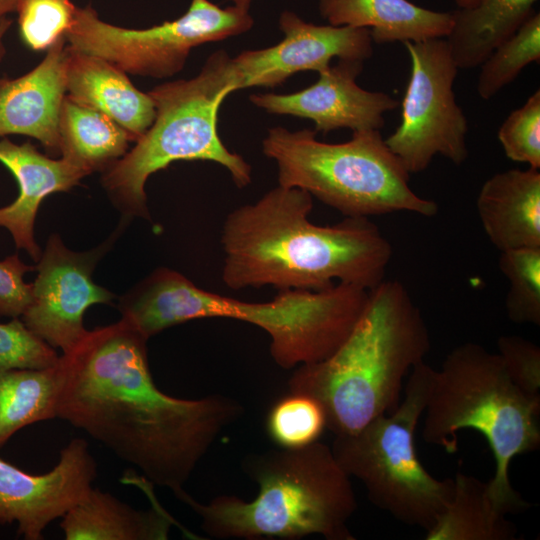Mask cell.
Wrapping results in <instances>:
<instances>
[{"instance_id":"cell-27","label":"cell","mask_w":540,"mask_h":540,"mask_svg":"<svg viewBox=\"0 0 540 540\" xmlns=\"http://www.w3.org/2000/svg\"><path fill=\"white\" fill-rule=\"evenodd\" d=\"M326 428L325 411L314 397L291 392L270 408L266 430L270 439L282 449H299L311 445Z\"/></svg>"},{"instance_id":"cell-20","label":"cell","mask_w":540,"mask_h":540,"mask_svg":"<svg viewBox=\"0 0 540 540\" xmlns=\"http://www.w3.org/2000/svg\"><path fill=\"white\" fill-rule=\"evenodd\" d=\"M318 10L329 25L368 29L377 44L445 38L453 22L452 12L409 0H318Z\"/></svg>"},{"instance_id":"cell-6","label":"cell","mask_w":540,"mask_h":540,"mask_svg":"<svg viewBox=\"0 0 540 540\" xmlns=\"http://www.w3.org/2000/svg\"><path fill=\"white\" fill-rule=\"evenodd\" d=\"M424 412L423 440L447 453L458 450L462 429L485 437L495 461L487 491L497 510L507 515L529 507L510 483L509 466L539 448L540 397L512 382L498 353L473 342L454 348L434 372Z\"/></svg>"},{"instance_id":"cell-1","label":"cell","mask_w":540,"mask_h":540,"mask_svg":"<svg viewBox=\"0 0 540 540\" xmlns=\"http://www.w3.org/2000/svg\"><path fill=\"white\" fill-rule=\"evenodd\" d=\"M147 341L123 317L88 330L60 356L63 384L56 418L85 431L150 483L176 495L244 409L219 394L181 399L161 391L150 371Z\"/></svg>"},{"instance_id":"cell-9","label":"cell","mask_w":540,"mask_h":540,"mask_svg":"<svg viewBox=\"0 0 540 540\" xmlns=\"http://www.w3.org/2000/svg\"><path fill=\"white\" fill-rule=\"evenodd\" d=\"M148 94L156 109L153 124L103 171V185L125 216L150 219L145 183L175 161H212L228 170L238 188L251 183V166L226 148L217 131L218 110L229 94L202 69L194 78L164 83Z\"/></svg>"},{"instance_id":"cell-31","label":"cell","mask_w":540,"mask_h":540,"mask_svg":"<svg viewBox=\"0 0 540 540\" xmlns=\"http://www.w3.org/2000/svg\"><path fill=\"white\" fill-rule=\"evenodd\" d=\"M59 358L54 348L35 335L20 317L0 323V371L48 368Z\"/></svg>"},{"instance_id":"cell-10","label":"cell","mask_w":540,"mask_h":540,"mask_svg":"<svg viewBox=\"0 0 540 540\" xmlns=\"http://www.w3.org/2000/svg\"><path fill=\"white\" fill-rule=\"evenodd\" d=\"M253 24L249 11L210 0H191L179 18L147 29L104 22L87 6L77 7L65 37L71 49L103 58L125 73L165 78L183 69L194 47L243 34Z\"/></svg>"},{"instance_id":"cell-21","label":"cell","mask_w":540,"mask_h":540,"mask_svg":"<svg viewBox=\"0 0 540 540\" xmlns=\"http://www.w3.org/2000/svg\"><path fill=\"white\" fill-rule=\"evenodd\" d=\"M174 523L159 505L137 510L92 487L62 517L60 527L67 540H165Z\"/></svg>"},{"instance_id":"cell-34","label":"cell","mask_w":540,"mask_h":540,"mask_svg":"<svg viewBox=\"0 0 540 540\" xmlns=\"http://www.w3.org/2000/svg\"><path fill=\"white\" fill-rule=\"evenodd\" d=\"M19 0H0V22L7 14L16 12Z\"/></svg>"},{"instance_id":"cell-12","label":"cell","mask_w":540,"mask_h":540,"mask_svg":"<svg viewBox=\"0 0 540 540\" xmlns=\"http://www.w3.org/2000/svg\"><path fill=\"white\" fill-rule=\"evenodd\" d=\"M284 38L278 44L247 50L234 58L224 50L206 60L223 89L232 93L249 87H275L293 74L320 73L333 58L365 61L373 54L370 31L351 26L315 25L285 10L278 20Z\"/></svg>"},{"instance_id":"cell-22","label":"cell","mask_w":540,"mask_h":540,"mask_svg":"<svg viewBox=\"0 0 540 540\" xmlns=\"http://www.w3.org/2000/svg\"><path fill=\"white\" fill-rule=\"evenodd\" d=\"M537 1L480 0L474 7L452 12V27L445 38L458 69L480 66L535 13Z\"/></svg>"},{"instance_id":"cell-18","label":"cell","mask_w":540,"mask_h":540,"mask_svg":"<svg viewBox=\"0 0 540 540\" xmlns=\"http://www.w3.org/2000/svg\"><path fill=\"white\" fill-rule=\"evenodd\" d=\"M66 92L76 103L101 112L136 142L153 124L156 109L148 93L138 90L126 73L103 58L67 46Z\"/></svg>"},{"instance_id":"cell-29","label":"cell","mask_w":540,"mask_h":540,"mask_svg":"<svg viewBox=\"0 0 540 540\" xmlns=\"http://www.w3.org/2000/svg\"><path fill=\"white\" fill-rule=\"evenodd\" d=\"M76 10L71 0H19L21 39L32 50L48 49L70 30Z\"/></svg>"},{"instance_id":"cell-35","label":"cell","mask_w":540,"mask_h":540,"mask_svg":"<svg viewBox=\"0 0 540 540\" xmlns=\"http://www.w3.org/2000/svg\"><path fill=\"white\" fill-rule=\"evenodd\" d=\"M10 26L11 21L8 18H5L0 22V60L5 54L4 37Z\"/></svg>"},{"instance_id":"cell-3","label":"cell","mask_w":540,"mask_h":540,"mask_svg":"<svg viewBox=\"0 0 540 540\" xmlns=\"http://www.w3.org/2000/svg\"><path fill=\"white\" fill-rule=\"evenodd\" d=\"M369 291L337 283L321 291L279 290L268 302H247L201 289L184 275L159 268L123 295L119 310L148 339L178 324L229 318L263 329L270 354L284 369L324 360L347 338Z\"/></svg>"},{"instance_id":"cell-30","label":"cell","mask_w":540,"mask_h":540,"mask_svg":"<svg viewBox=\"0 0 540 540\" xmlns=\"http://www.w3.org/2000/svg\"><path fill=\"white\" fill-rule=\"evenodd\" d=\"M498 139L509 159L540 168L539 90L509 114L498 130Z\"/></svg>"},{"instance_id":"cell-11","label":"cell","mask_w":540,"mask_h":540,"mask_svg":"<svg viewBox=\"0 0 540 540\" xmlns=\"http://www.w3.org/2000/svg\"><path fill=\"white\" fill-rule=\"evenodd\" d=\"M411 75L402 101L401 121L385 139L409 174L424 171L440 154L455 165L468 157L467 118L457 104L456 66L446 39L403 43Z\"/></svg>"},{"instance_id":"cell-25","label":"cell","mask_w":540,"mask_h":540,"mask_svg":"<svg viewBox=\"0 0 540 540\" xmlns=\"http://www.w3.org/2000/svg\"><path fill=\"white\" fill-rule=\"evenodd\" d=\"M63 368L0 371V448L20 429L56 418Z\"/></svg>"},{"instance_id":"cell-36","label":"cell","mask_w":540,"mask_h":540,"mask_svg":"<svg viewBox=\"0 0 540 540\" xmlns=\"http://www.w3.org/2000/svg\"><path fill=\"white\" fill-rule=\"evenodd\" d=\"M480 0H454L458 8H471L479 3Z\"/></svg>"},{"instance_id":"cell-17","label":"cell","mask_w":540,"mask_h":540,"mask_svg":"<svg viewBox=\"0 0 540 540\" xmlns=\"http://www.w3.org/2000/svg\"><path fill=\"white\" fill-rule=\"evenodd\" d=\"M0 162L19 187L17 198L0 207V227L9 231L18 249L37 262L41 251L34 238V223L42 200L70 190L88 173L63 157L55 160L41 154L30 142L19 145L8 138L0 139Z\"/></svg>"},{"instance_id":"cell-4","label":"cell","mask_w":540,"mask_h":540,"mask_svg":"<svg viewBox=\"0 0 540 540\" xmlns=\"http://www.w3.org/2000/svg\"><path fill=\"white\" fill-rule=\"evenodd\" d=\"M429 350L427 325L407 288L384 280L369 291L341 345L324 360L298 366L288 388L320 402L335 436L353 434L397 408L404 378Z\"/></svg>"},{"instance_id":"cell-33","label":"cell","mask_w":540,"mask_h":540,"mask_svg":"<svg viewBox=\"0 0 540 540\" xmlns=\"http://www.w3.org/2000/svg\"><path fill=\"white\" fill-rule=\"evenodd\" d=\"M33 269L17 254L0 261V316H22L32 300V284L25 283L23 278Z\"/></svg>"},{"instance_id":"cell-32","label":"cell","mask_w":540,"mask_h":540,"mask_svg":"<svg viewBox=\"0 0 540 540\" xmlns=\"http://www.w3.org/2000/svg\"><path fill=\"white\" fill-rule=\"evenodd\" d=\"M498 355L512 382L524 393L540 397V348L516 335H503L497 341Z\"/></svg>"},{"instance_id":"cell-28","label":"cell","mask_w":540,"mask_h":540,"mask_svg":"<svg viewBox=\"0 0 540 540\" xmlns=\"http://www.w3.org/2000/svg\"><path fill=\"white\" fill-rule=\"evenodd\" d=\"M499 269L509 288L505 299L514 323L540 325V247L502 251Z\"/></svg>"},{"instance_id":"cell-13","label":"cell","mask_w":540,"mask_h":540,"mask_svg":"<svg viewBox=\"0 0 540 540\" xmlns=\"http://www.w3.org/2000/svg\"><path fill=\"white\" fill-rule=\"evenodd\" d=\"M108 246L107 241L91 251L74 252L52 234L37 261L32 300L20 318L35 335L63 353L88 331L83 324L85 311L115 298L92 279L95 264Z\"/></svg>"},{"instance_id":"cell-5","label":"cell","mask_w":540,"mask_h":540,"mask_svg":"<svg viewBox=\"0 0 540 540\" xmlns=\"http://www.w3.org/2000/svg\"><path fill=\"white\" fill-rule=\"evenodd\" d=\"M244 467L259 488L251 501L221 495L205 504L185 490L175 495L201 518L212 538L295 540L316 534L355 539L347 526L357 508L355 493L331 447L317 441L279 448L248 456Z\"/></svg>"},{"instance_id":"cell-7","label":"cell","mask_w":540,"mask_h":540,"mask_svg":"<svg viewBox=\"0 0 540 540\" xmlns=\"http://www.w3.org/2000/svg\"><path fill=\"white\" fill-rule=\"evenodd\" d=\"M263 154L277 166L278 185L308 192L345 217L410 212L432 217L436 202L409 186L410 174L379 130L354 131L349 141L325 143L314 130H268Z\"/></svg>"},{"instance_id":"cell-24","label":"cell","mask_w":540,"mask_h":540,"mask_svg":"<svg viewBox=\"0 0 540 540\" xmlns=\"http://www.w3.org/2000/svg\"><path fill=\"white\" fill-rule=\"evenodd\" d=\"M517 527L496 509L487 482L457 472L453 496L426 540H515Z\"/></svg>"},{"instance_id":"cell-23","label":"cell","mask_w":540,"mask_h":540,"mask_svg":"<svg viewBox=\"0 0 540 540\" xmlns=\"http://www.w3.org/2000/svg\"><path fill=\"white\" fill-rule=\"evenodd\" d=\"M60 153L88 174L123 157L131 135L105 114L65 96L59 117Z\"/></svg>"},{"instance_id":"cell-26","label":"cell","mask_w":540,"mask_h":540,"mask_svg":"<svg viewBox=\"0 0 540 540\" xmlns=\"http://www.w3.org/2000/svg\"><path fill=\"white\" fill-rule=\"evenodd\" d=\"M540 59V14L534 13L511 37L497 46L480 65L477 92L494 97L530 63Z\"/></svg>"},{"instance_id":"cell-19","label":"cell","mask_w":540,"mask_h":540,"mask_svg":"<svg viewBox=\"0 0 540 540\" xmlns=\"http://www.w3.org/2000/svg\"><path fill=\"white\" fill-rule=\"evenodd\" d=\"M476 207L484 232L500 252L540 247L539 169H509L487 179Z\"/></svg>"},{"instance_id":"cell-37","label":"cell","mask_w":540,"mask_h":540,"mask_svg":"<svg viewBox=\"0 0 540 540\" xmlns=\"http://www.w3.org/2000/svg\"><path fill=\"white\" fill-rule=\"evenodd\" d=\"M233 6L249 11L252 0H230Z\"/></svg>"},{"instance_id":"cell-14","label":"cell","mask_w":540,"mask_h":540,"mask_svg":"<svg viewBox=\"0 0 540 540\" xmlns=\"http://www.w3.org/2000/svg\"><path fill=\"white\" fill-rule=\"evenodd\" d=\"M96 477V461L82 438L72 439L56 466L40 475L0 458V524L16 523L24 539L40 540L52 521L87 495Z\"/></svg>"},{"instance_id":"cell-8","label":"cell","mask_w":540,"mask_h":540,"mask_svg":"<svg viewBox=\"0 0 540 540\" xmlns=\"http://www.w3.org/2000/svg\"><path fill=\"white\" fill-rule=\"evenodd\" d=\"M434 372L424 361L416 364L395 410L353 434L335 436L331 447L342 469L362 482L375 506L425 531L435 524L454 492V479L430 475L419 461L414 443Z\"/></svg>"},{"instance_id":"cell-15","label":"cell","mask_w":540,"mask_h":540,"mask_svg":"<svg viewBox=\"0 0 540 540\" xmlns=\"http://www.w3.org/2000/svg\"><path fill=\"white\" fill-rule=\"evenodd\" d=\"M363 61L343 60L319 73L311 86L291 94H252L249 100L270 114L310 119L315 132L327 134L340 128L380 130L384 114L399 102L384 92L368 91L356 83Z\"/></svg>"},{"instance_id":"cell-16","label":"cell","mask_w":540,"mask_h":540,"mask_svg":"<svg viewBox=\"0 0 540 540\" xmlns=\"http://www.w3.org/2000/svg\"><path fill=\"white\" fill-rule=\"evenodd\" d=\"M66 37L59 38L39 65L16 79H0V137L35 138L60 153L59 117L66 92Z\"/></svg>"},{"instance_id":"cell-2","label":"cell","mask_w":540,"mask_h":540,"mask_svg":"<svg viewBox=\"0 0 540 540\" xmlns=\"http://www.w3.org/2000/svg\"><path fill=\"white\" fill-rule=\"evenodd\" d=\"M312 208L305 190L277 185L232 210L220 237L223 283L307 291L343 283L370 291L383 282L393 250L379 227L366 217L316 225L308 219Z\"/></svg>"}]
</instances>
